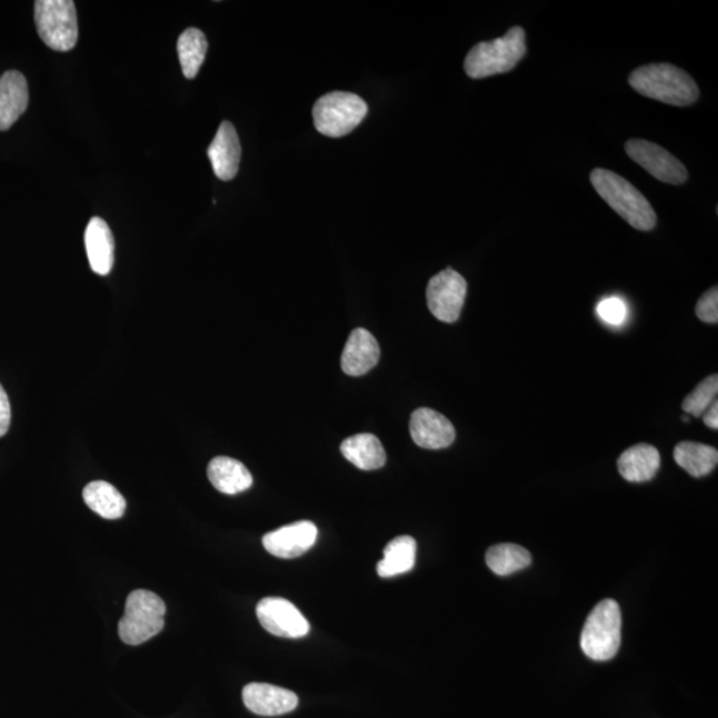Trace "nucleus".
I'll return each mask as SVG.
<instances>
[{
  "label": "nucleus",
  "mask_w": 718,
  "mask_h": 718,
  "mask_svg": "<svg viewBox=\"0 0 718 718\" xmlns=\"http://www.w3.org/2000/svg\"><path fill=\"white\" fill-rule=\"evenodd\" d=\"M318 530L309 520L277 528L263 537L262 545L276 558L295 559L316 545Z\"/></svg>",
  "instance_id": "obj_11"
},
{
  "label": "nucleus",
  "mask_w": 718,
  "mask_h": 718,
  "mask_svg": "<svg viewBox=\"0 0 718 718\" xmlns=\"http://www.w3.org/2000/svg\"><path fill=\"white\" fill-rule=\"evenodd\" d=\"M242 700L250 712L266 717L287 715L298 707L295 692L266 682L248 684L242 690Z\"/></svg>",
  "instance_id": "obj_13"
},
{
  "label": "nucleus",
  "mask_w": 718,
  "mask_h": 718,
  "mask_svg": "<svg viewBox=\"0 0 718 718\" xmlns=\"http://www.w3.org/2000/svg\"><path fill=\"white\" fill-rule=\"evenodd\" d=\"M410 436L416 445L428 450L446 449L456 440L457 432L443 415L428 408L418 409L411 415Z\"/></svg>",
  "instance_id": "obj_12"
},
{
  "label": "nucleus",
  "mask_w": 718,
  "mask_h": 718,
  "mask_svg": "<svg viewBox=\"0 0 718 718\" xmlns=\"http://www.w3.org/2000/svg\"><path fill=\"white\" fill-rule=\"evenodd\" d=\"M36 23L40 38L53 51H71L77 46L79 29L72 0H38Z\"/></svg>",
  "instance_id": "obj_7"
},
{
  "label": "nucleus",
  "mask_w": 718,
  "mask_h": 718,
  "mask_svg": "<svg viewBox=\"0 0 718 718\" xmlns=\"http://www.w3.org/2000/svg\"><path fill=\"white\" fill-rule=\"evenodd\" d=\"M257 618L269 634L280 638L300 639L310 631L307 618L293 602L282 598L262 599L256 608Z\"/></svg>",
  "instance_id": "obj_10"
},
{
  "label": "nucleus",
  "mask_w": 718,
  "mask_h": 718,
  "mask_svg": "<svg viewBox=\"0 0 718 718\" xmlns=\"http://www.w3.org/2000/svg\"><path fill=\"white\" fill-rule=\"evenodd\" d=\"M696 315L699 320L707 323L718 322V289H709L697 302Z\"/></svg>",
  "instance_id": "obj_28"
},
{
  "label": "nucleus",
  "mask_w": 718,
  "mask_h": 718,
  "mask_svg": "<svg viewBox=\"0 0 718 718\" xmlns=\"http://www.w3.org/2000/svg\"><path fill=\"white\" fill-rule=\"evenodd\" d=\"M636 92L661 103L688 107L699 99V87L689 74L668 63L648 64L636 69L629 77Z\"/></svg>",
  "instance_id": "obj_1"
},
{
  "label": "nucleus",
  "mask_w": 718,
  "mask_h": 718,
  "mask_svg": "<svg viewBox=\"0 0 718 718\" xmlns=\"http://www.w3.org/2000/svg\"><path fill=\"white\" fill-rule=\"evenodd\" d=\"M29 107V86L23 73L7 71L0 78V131L10 130Z\"/></svg>",
  "instance_id": "obj_16"
},
{
  "label": "nucleus",
  "mask_w": 718,
  "mask_h": 718,
  "mask_svg": "<svg viewBox=\"0 0 718 718\" xmlns=\"http://www.w3.org/2000/svg\"><path fill=\"white\" fill-rule=\"evenodd\" d=\"M417 541L411 537H398L392 539L383 551V559L377 566V572L381 578L406 574L416 566Z\"/></svg>",
  "instance_id": "obj_22"
},
{
  "label": "nucleus",
  "mask_w": 718,
  "mask_h": 718,
  "mask_svg": "<svg viewBox=\"0 0 718 718\" xmlns=\"http://www.w3.org/2000/svg\"><path fill=\"white\" fill-rule=\"evenodd\" d=\"M591 182L600 198L635 229L649 232L656 227L657 216L649 201L620 174L608 169L596 168Z\"/></svg>",
  "instance_id": "obj_2"
},
{
  "label": "nucleus",
  "mask_w": 718,
  "mask_h": 718,
  "mask_svg": "<svg viewBox=\"0 0 718 718\" xmlns=\"http://www.w3.org/2000/svg\"><path fill=\"white\" fill-rule=\"evenodd\" d=\"M596 311H598L602 321L612 325V327H619L627 320V305L619 297L606 298V300L599 302Z\"/></svg>",
  "instance_id": "obj_27"
},
{
  "label": "nucleus",
  "mask_w": 718,
  "mask_h": 718,
  "mask_svg": "<svg viewBox=\"0 0 718 718\" xmlns=\"http://www.w3.org/2000/svg\"><path fill=\"white\" fill-rule=\"evenodd\" d=\"M621 612L618 602L606 599L589 614L582 628L580 646L589 659L608 661L619 652Z\"/></svg>",
  "instance_id": "obj_5"
},
{
  "label": "nucleus",
  "mask_w": 718,
  "mask_h": 718,
  "mask_svg": "<svg viewBox=\"0 0 718 718\" xmlns=\"http://www.w3.org/2000/svg\"><path fill=\"white\" fill-rule=\"evenodd\" d=\"M208 51V40L205 32L198 29H188L181 33L178 42V52L182 73L187 79H195L205 63Z\"/></svg>",
  "instance_id": "obj_24"
},
{
  "label": "nucleus",
  "mask_w": 718,
  "mask_h": 718,
  "mask_svg": "<svg viewBox=\"0 0 718 718\" xmlns=\"http://www.w3.org/2000/svg\"><path fill=\"white\" fill-rule=\"evenodd\" d=\"M84 242L93 272L99 276L110 275L114 260V241L108 223L100 217H93L88 222Z\"/></svg>",
  "instance_id": "obj_17"
},
{
  "label": "nucleus",
  "mask_w": 718,
  "mask_h": 718,
  "mask_svg": "<svg viewBox=\"0 0 718 718\" xmlns=\"http://www.w3.org/2000/svg\"><path fill=\"white\" fill-rule=\"evenodd\" d=\"M363 99L350 92H330L313 107L316 130L328 138H342L356 130L368 114Z\"/></svg>",
  "instance_id": "obj_6"
},
{
  "label": "nucleus",
  "mask_w": 718,
  "mask_h": 718,
  "mask_svg": "<svg viewBox=\"0 0 718 718\" xmlns=\"http://www.w3.org/2000/svg\"><path fill=\"white\" fill-rule=\"evenodd\" d=\"M167 607L158 595L138 589L128 596L119 636L128 646H140L164 628Z\"/></svg>",
  "instance_id": "obj_4"
},
{
  "label": "nucleus",
  "mask_w": 718,
  "mask_h": 718,
  "mask_svg": "<svg viewBox=\"0 0 718 718\" xmlns=\"http://www.w3.org/2000/svg\"><path fill=\"white\" fill-rule=\"evenodd\" d=\"M676 463L689 476L702 478L709 476L717 467L718 451L712 446L697 442H681L675 447Z\"/></svg>",
  "instance_id": "obj_21"
},
{
  "label": "nucleus",
  "mask_w": 718,
  "mask_h": 718,
  "mask_svg": "<svg viewBox=\"0 0 718 718\" xmlns=\"http://www.w3.org/2000/svg\"><path fill=\"white\" fill-rule=\"evenodd\" d=\"M11 423V406L9 397H7L3 386L0 385V438L4 437L10 429Z\"/></svg>",
  "instance_id": "obj_29"
},
{
  "label": "nucleus",
  "mask_w": 718,
  "mask_h": 718,
  "mask_svg": "<svg viewBox=\"0 0 718 718\" xmlns=\"http://www.w3.org/2000/svg\"><path fill=\"white\" fill-rule=\"evenodd\" d=\"M704 423L708 428L717 430L718 429V402L715 401L709 406L708 410L704 412Z\"/></svg>",
  "instance_id": "obj_30"
},
{
  "label": "nucleus",
  "mask_w": 718,
  "mask_h": 718,
  "mask_svg": "<svg viewBox=\"0 0 718 718\" xmlns=\"http://www.w3.org/2000/svg\"><path fill=\"white\" fill-rule=\"evenodd\" d=\"M208 158L217 178L222 181L236 178L240 168L241 146L235 127L229 121L221 123L212 144L208 148Z\"/></svg>",
  "instance_id": "obj_14"
},
{
  "label": "nucleus",
  "mask_w": 718,
  "mask_h": 718,
  "mask_svg": "<svg viewBox=\"0 0 718 718\" xmlns=\"http://www.w3.org/2000/svg\"><path fill=\"white\" fill-rule=\"evenodd\" d=\"M84 502L93 512L104 519H119L126 512V499L110 483L97 480L86 486L83 490Z\"/></svg>",
  "instance_id": "obj_23"
},
{
  "label": "nucleus",
  "mask_w": 718,
  "mask_h": 718,
  "mask_svg": "<svg viewBox=\"0 0 718 718\" xmlns=\"http://www.w3.org/2000/svg\"><path fill=\"white\" fill-rule=\"evenodd\" d=\"M208 478L216 490L227 496H236L253 485L252 473L239 460L217 457L208 466Z\"/></svg>",
  "instance_id": "obj_19"
},
{
  "label": "nucleus",
  "mask_w": 718,
  "mask_h": 718,
  "mask_svg": "<svg viewBox=\"0 0 718 718\" xmlns=\"http://www.w3.org/2000/svg\"><path fill=\"white\" fill-rule=\"evenodd\" d=\"M626 152L635 162L654 176L655 179L668 185L679 186L688 179L687 168L670 154L667 149L650 143V141L634 139L626 143Z\"/></svg>",
  "instance_id": "obj_9"
},
{
  "label": "nucleus",
  "mask_w": 718,
  "mask_h": 718,
  "mask_svg": "<svg viewBox=\"0 0 718 718\" xmlns=\"http://www.w3.org/2000/svg\"><path fill=\"white\" fill-rule=\"evenodd\" d=\"M467 295V282L451 268L433 276L426 290L429 309L437 320L452 323L459 320Z\"/></svg>",
  "instance_id": "obj_8"
},
{
  "label": "nucleus",
  "mask_w": 718,
  "mask_h": 718,
  "mask_svg": "<svg viewBox=\"0 0 718 718\" xmlns=\"http://www.w3.org/2000/svg\"><path fill=\"white\" fill-rule=\"evenodd\" d=\"M717 392L718 377L717 375H714L704 379V381L697 385V388L690 392L686 399H684L682 410L696 418L702 417L709 406L717 401Z\"/></svg>",
  "instance_id": "obj_26"
},
{
  "label": "nucleus",
  "mask_w": 718,
  "mask_h": 718,
  "mask_svg": "<svg viewBox=\"0 0 718 718\" xmlns=\"http://www.w3.org/2000/svg\"><path fill=\"white\" fill-rule=\"evenodd\" d=\"M661 457L655 446L639 443L629 447L618 460L621 477L632 483H645L659 472Z\"/></svg>",
  "instance_id": "obj_18"
},
{
  "label": "nucleus",
  "mask_w": 718,
  "mask_h": 718,
  "mask_svg": "<svg viewBox=\"0 0 718 718\" xmlns=\"http://www.w3.org/2000/svg\"><path fill=\"white\" fill-rule=\"evenodd\" d=\"M526 50L525 30L512 27L502 38L473 46L467 53L465 71L471 79L510 72L523 59Z\"/></svg>",
  "instance_id": "obj_3"
},
{
  "label": "nucleus",
  "mask_w": 718,
  "mask_h": 718,
  "mask_svg": "<svg viewBox=\"0 0 718 718\" xmlns=\"http://www.w3.org/2000/svg\"><path fill=\"white\" fill-rule=\"evenodd\" d=\"M341 452L350 463L361 470H378L386 463V451L381 440L372 433H357V436L345 439Z\"/></svg>",
  "instance_id": "obj_20"
},
{
  "label": "nucleus",
  "mask_w": 718,
  "mask_h": 718,
  "mask_svg": "<svg viewBox=\"0 0 718 718\" xmlns=\"http://www.w3.org/2000/svg\"><path fill=\"white\" fill-rule=\"evenodd\" d=\"M381 349L376 337L369 330L359 328L351 331L345 345L341 366L350 377H361L369 372L379 361Z\"/></svg>",
  "instance_id": "obj_15"
},
{
  "label": "nucleus",
  "mask_w": 718,
  "mask_h": 718,
  "mask_svg": "<svg viewBox=\"0 0 718 718\" xmlns=\"http://www.w3.org/2000/svg\"><path fill=\"white\" fill-rule=\"evenodd\" d=\"M531 554L526 548L512 544H502L489 548L486 564L493 574L508 576L525 570L531 565Z\"/></svg>",
  "instance_id": "obj_25"
}]
</instances>
